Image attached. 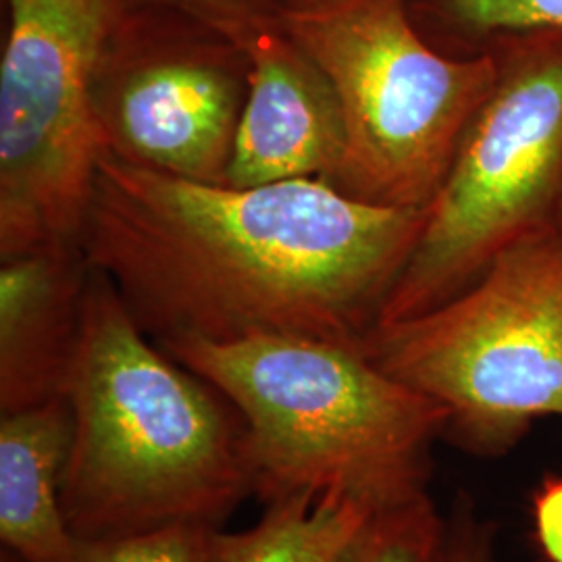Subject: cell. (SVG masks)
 <instances>
[{"instance_id":"1","label":"cell","mask_w":562,"mask_h":562,"mask_svg":"<svg viewBox=\"0 0 562 562\" xmlns=\"http://www.w3.org/2000/svg\"><path fill=\"white\" fill-rule=\"evenodd\" d=\"M423 220L322 178L234 188L102 150L80 244L157 344L283 334L361 346Z\"/></svg>"},{"instance_id":"2","label":"cell","mask_w":562,"mask_h":562,"mask_svg":"<svg viewBox=\"0 0 562 562\" xmlns=\"http://www.w3.org/2000/svg\"><path fill=\"white\" fill-rule=\"evenodd\" d=\"M65 398L74 442L63 510L80 540L181 522L222 527L255 496L238 408L173 361L92 269Z\"/></svg>"},{"instance_id":"3","label":"cell","mask_w":562,"mask_h":562,"mask_svg":"<svg viewBox=\"0 0 562 562\" xmlns=\"http://www.w3.org/2000/svg\"><path fill=\"white\" fill-rule=\"evenodd\" d=\"M159 346L238 408L262 503L338 494L378 510L427 494L446 413L361 346L283 334Z\"/></svg>"},{"instance_id":"4","label":"cell","mask_w":562,"mask_h":562,"mask_svg":"<svg viewBox=\"0 0 562 562\" xmlns=\"http://www.w3.org/2000/svg\"><path fill=\"white\" fill-rule=\"evenodd\" d=\"M278 21L340 106L336 186L361 201L425 209L494 88V57L443 55L411 20L408 0L296 2Z\"/></svg>"},{"instance_id":"5","label":"cell","mask_w":562,"mask_h":562,"mask_svg":"<svg viewBox=\"0 0 562 562\" xmlns=\"http://www.w3.org/2000/svg\"><path fill=\"white\" fill-rule=\"evenodd\" d=\"M362 352L446 413L443 440L503 457L562 417V223L508 248L440 306L375 325Z\"/></svg>"},{"instance_id":"6","label":"cell","mask_w":562,"mask_h":562,"mask_svg":"<svg viewBox=\"0 0 562 562\" xmlns=\"http://www.w3.org/2000/svg\"><path fill=\"white\" fill-rule=\"evenodd\" d=\"M480 50L496 60L494 88L425 206L380 323L440 306L508 248L562 223V30L510 32Z\"/></svg>"},{"instance_id":"7","label":"cell","mask_w":562,"mask_h":562,"mask_svg":"<svg viewBox=\"0 0 562 562\" xmlns=\"http://www.w3.org/2000/svg\"><path fill=\"white\" fill-rule=\"evenodd\" d=\"M0 63L2 261L80 241L102 153L94 88L125 0H7Z\"/></svg>"},{"instance_id":"8","label":"cell","mask_w":562,"mask_h":562,"mask_svg":"<svg viewBox=\"0 0 562 562\" xmlns=\"http://www.w3.org/2000/svg\"><path fill=\"white\" fill-rule=\"evenodd\" d=\"M248 94V65L232 42L109 48L94 88L102 150L202 183H227Z\"/></svg>"},{"instance_id":"9","label":"cell","mask_w":562,"mask_h":562,"mask_svg":"<svg viewBox=\"0 0 562 562\" xmlns=\"http://www.w3.org/2000/svg\"><path fill=\"white\" fill-rule=\"evenodd\" d=\"M248 65L227 186L340 176L346 138L340 106L322 69L280 21L267 20L234 44Z\"/></svg>"},{"instance_id":"10","label":"cell","mask_w":562,"mask_h":562,"mask_svg":"<svg viewBox=\"0 0 562 562\" xmlns=\"http://www.w3.org/2000/svg\"><path fill=\"white\" fill-rule=\"evenodd\" d=\"M88 265L41 248L0 269V411L65 396L78 350Z\"/></svg>"},{"instance_id":"11","label":"cell","mask_w":562,"mask_h":562,"mask_svg":"<svg viewBox=\"0 0 562 562\" xmlns=\"http://www.w3.org/2000/svg\"><path fill=\"white\" fill-rule=\"evenodd\" d=\"M71 442L65 396L0 417V543L23 562H78L63 510Z\"/></svg>"},{"instance_id":"12","label":"cell","mask_w":562,"mask_h":562,"mask_svg":"<svg viewBox=\"0 0 562 562\" xmlns=\"http://www.w3.org/2000/svg\"><path fill=\"white\" fill-rule=\"evenodd\" d=\"M265 506L244 531L217 529L211 562H336L375 510L338 494H296Z\"/></svg>"},{"instance_id":"13","label":"cell","mask_w":562,"mask_h":562,"mask_svg":"<svg viewBox=\"0 0 562 562\" xmlns=\"http://www.w3.org/2000/svg\"><path fill=\"white\" fill-rule=\"evenodd\" d=\"M446 517L429 494L378 508L336 562H443Z\"/></svg>"},{"instance_id":"14","label":"cell","mask_w":562,"mask_h":562,"mask_svg":"<svg viewBox=\"0 0 562 562\" xmlns=\"http://www.w3.org/2000/svg\"><path fill=\"white\" fill-rule=\"evenodd\" d=\"M423 11L475 55L496 36L525 30H562V0H422Z\"/></svg>"},{"instance_id":"15","label":"cell","mask_w":562,"mask_h":562,"mask_svg":"<svg viewBox=\"0 0 562 562\" xmlns=\"http://www.w3.org/2000/svg\"><path fill=\"white\" fill-rule=\"evenodd\" d=\"M222 527L181 522L120 538L80 540L78 562H211Z\"/></svg>"},{"instance_id":"16","label":"cell","mask_w":562,"mask_h":562,"mask_svg":"<svg viewBox=\"0 0 562 562\" xmlns=\"http://www.w3.org/2000/svg\"><path fill=\"white\" fill-rule=\"evenodd\" d=\"M443 562H498L496 529L477 515L467 494H459L446 515Z\"/></svg>"},{"instance_id":"17","label":"cell","mask_w":562,"mask_h":562,"mask_svg":"<svg viewBox=\"0 0 562 562\" xmlns=\"http://www.w3.org/2000/svg\"><path fill=\"white\" fill-rule=\"evenodd\" d=\"M232 44L267 20L257 0H159Z\"/></svg>"},{"instance_id":"18","label":"cell","mask_w":562,"mask_h":562,"mask_svg":"<svg viewBox=\"0 0 562 562\" xmlns=\"http://www.w3.org/2000/svg\"><path fill=\"white\" fill-rule=\"evenodd\" d=\"M531 525L546 562H562V475L546 477L533 492Z\"/></svg>"},{"instance_id":"19","label":"cell","mask_w":562,"mask_h":562,"mask_svg":"<svg viewBox=\"0 0 562 562\" xmlns=\"http://www.w3.org/2000/svg\"><path fill=\"white\" fill-rule=\"evenodd\" d=\"M0 562H23L21 559H18L15 554H11V552H7V550H0Z\"/></svg>"},{"instance_id":"20","label":"cell","mask_w":562,"mask_h":562,"mask_svg":"<svg viewBox=\"0 0 562 562\" xmlns=\"http://www.w3.org/2000/svg\"><path fill=\"white\" fill-rule=\"evenodd\" d=\"M299 2H313V0H299Z\"/></svg>"}]
</instances>
